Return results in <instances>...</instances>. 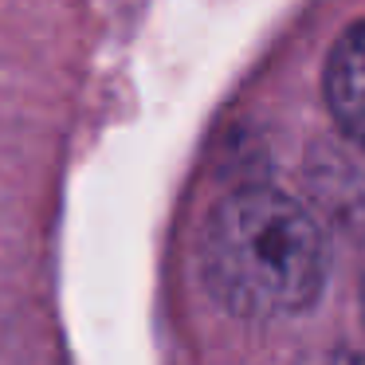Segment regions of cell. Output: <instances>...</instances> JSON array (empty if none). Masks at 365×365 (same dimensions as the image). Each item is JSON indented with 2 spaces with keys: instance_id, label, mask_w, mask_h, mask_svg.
<instances>
[{
  "instance_id": "3",
  "label": "cell",
  "mask_w": 365,
  "mask_h": 365,
  "mask_svg": "<svg viewBox=\"0 0 365 365\" xmlns=\"http://www.w3.org/2000/svg\"><path fill=\"white\" fill-rule=\"evenodd\" d=\"M361 307H365V279H361Z\"/></svg>"
},
{
  "instance_id": "1",
  "label": "cell",
  "mask_w": 365,
  "mask_h": 365,
  "mask_svg": "<svg viewBox=\"0 0 365 365\" xmlns=\"http://www.w3.org/2000/svg\"><path fill=\"white\" fill-rule=\"evenodd\" d=\"M205 275L240 318L299 314L326 279L322 232L287 192L267 185L236 189L205 228Z\"/></svg>"
},
{
  "instance_id": "2",
  "label": "cell",
  "mask_w": 365,
  "mask_h": 365,
  "mask_svg": "<svg viewBox=\"0 0 365 365\" xmlns=\"http://www.w3.org/2000/svg\"><path fill=\"white\" fill-rule=\"evenodd\" d=\"M326 103L338 126L365 145V20L334 43L326 63Z\"/></svg>"
}]
</instances>
